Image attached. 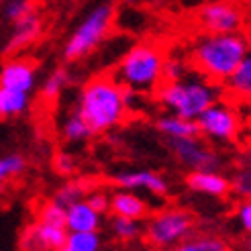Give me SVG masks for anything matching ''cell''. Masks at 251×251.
Segmentation results:
<instances>
[{"instance_id": "cell-1", "label": "cell", "mask_w": 251, "mask_h": 251, "mask_svg": "<svg viewBox=\"0 0 251 251\" xmlns=\"http://www.w3.org/2000/svg\"><path fill=\"white\" fill-rule=\"evenodd\" d=\"M251 43L243 33H202L190 45L188 61L206 80L223 84L247 53Z\"/></svg>"}, {"instance_id": "cell-2", "label": "cell", "mask_w": 251, "mask_h": 251, "mask_svg": "<svg viewBox=\"0 0 251 251\" xmlns=\"http://www.w3.org/2000/svg\"><path fill=\"white\" fill-rule=\"evenodd\" d=\"M76 110L88 123L92 133H106L127 117V100H125V88L112 78V74H100L88 80L78 96Z\"/></svg>"}, {"instance_id": "cell-3", "label": "cell", "mask_w": 251, "mask_h": 251, "mask_svg": "<svg viewBox=\"0 0 251 251\" xmlns=\"http://www.w3.org/2000/svg\"><path fill=\"white\" fill-rule=\"evenodd\" d=\"M153 96L172 115L196 121L200 112L223 98V88L192 70L180 80L161 82Z\"/></svg>"}, {"instance_id": "cell-4", "label": "cell", "mask_w": 251, "mask_h": 251, "mask_svg": "<svg viewBox=\"0 0 251 251\" xmlns=\"http://www.w3.org/2000/svg\"><path fill=\"white\" fill-rule=\"evenodd\" d=\"M164 49L155 43H139L131 47L119 61L117 70L112 72L125 90L137 92L141 96L155 94V90L164 82Z\"/></svg>"}, {"instance_id": "cell-5", "label": "cell", "mask_w": 251, "mask_h": 251, "mask_svg": "<svg viewBox=\"0 0 251 251\" xmlns=\"http://www.w3.org/2000/svg\"><path fill=\"white\" fill-rule=\"evenodd\" d=\"M68 237L66 208L55 200H45L37 210V219L21 235L23 251H57Z\"/></svg>"}, {"instance_id": "cell-6", "label": "cell", "mask_w": 251, "mask_h": 251, "mask_svg": "<svg viewBox=\"0 0 251 251\" xmlns=\"http://www.w3.org/2000/svg\"><path fill=\"white\" fill-rule=\"evenodd\" d=\"M194 229H196V219L190 210L178 206H166L145 219L141 237L153 249L166 251L184 241L186 237H190Z\"/></svg>"}, {"instance_id": "cell-7", "label": "cell", "mask_w": 251, "mask_h": 251, "mask_svg": "<svg viewBox=\"0 0 251 251\" xmlns=\"http://www.w3.org/2000/svg\"><path fill=\"white\" fill-rule=\"evenodd\" d=\"M112 19H115V8L112 4H100L90 10L84 17V21L70 35V39L64 45V59L66 61H78L90 55L100 45V41L110 31Z\"/></svg>"}, {"instance_id": "cell-8", "label": "cell", "mask_w": 251, "mask_h": 251, "mask_svg": "<svg viewBox=\"0 0 251 251\" xmlns=\"http://www.w3.org/2000/svg\"><path fill=\"white\" fill-rule=\"evenodd\" d=\"M196 127H198V135H202L208 141L233 143L239 139L245 125L239 108L231 100L221 98L196 117Z\"/></svg>"}, {"instance_id": "cell-9", "label": "cell", "mask_w": 251, "mask_h": 251, "mask_svg": "<svg viewBox=\"0 0 251 251\" xmlns=\"http://www.w3.org/2000/svg\"><path fill=\"white\" fill-rule=\"evenodd\" d=\"M245 21V8L233 0H212L198 10V25L204 33H241Z\"/></svg>"}, {"instance_id": "cell-10", "label": "cell", "mask_w": 251, "mask_h": 251, "mask_svg": "<svg viewBox=\"0 0 251 251\" xmlns=\"http://www.w3.org/2000/svg\"><path fill=\"white\" fill-rule=\"evenodd\" d=\"M170 147L184 168L190 172L198 170H215L219 172L223 168V159L212 147L206 145L202 137H184V139H172Z\"/></svg>"}, {"instance_id": "cell-11", "label": "cell", "mask_w": 251, "mask_h": 251, "mask_svg": "<svg viewBox=\"0 0 251 251\" xmlns=\"http://www.w3.org/2000/svg\"><path fill=\"white\" fill-rule=\"evenodd\" d=\"M223 96L235 104H245L251 100V47L239 61L235 72L221 84Z\"/></svg>"}, {"instance_id": "cell-12", "label": "cell", "mask_w": 251, "mask_h": 251, "mask_svg": "<svg viewBox=\"0 0 251 251\" xmlns=\"http://www.w3.org/2000/svg\"><path fill=\"white\" fill-rule=\"evenodd\" d=\"M115 184L125 190H143L155 196H166L170 192V184L166 182L164 176H159L155 172H121L115 176Z\"/></svg>"}, {"instance_id": "cell-13", "label": "cell", "mask_w": 251, "mask_h": 251, "mask_svg": "<svg viewBox=\"0 0 251 251\" xmlns=\"http://www.w3.org/2000/svg\"><path fill=\"white\" fill-rule=\"evenodd\" d=\"M0 86L31 94L35 88V66L29 59L12 57L0 68Z\"/></svg>"}, {"instance_id": "cell-14", "label": "cell", "mask_w": 251, "mask_h": 251, "mask_svg": "<svg viewBox=\"0 0 251 251\" xmlns=\"http://www.w3.org/2000/svg\"><path fill=\"white\" fill-rule=\"evenodd\" d=\"M43 31V19L39 15V10H33L29 15H25L23 19L15 21V27H12V35L8 39L6 51L8 53H17L23 51L25 47H29L31 43H35L39 39V35Z\"/></svg>"}, {"instance_id": "cell-15", "label": "cell", "mask_w": 251, "mask_h": 251, "mask_svg": "<svg viewBox=\"0 0 251 251\" xmlns=\"http://www.w3.org/2000/svg\"><path fill=\"white\" fill-rule=\"evenodd\" d=\"M186 186L194 192L208 194V196H215V198H225L231 192V180L215 170L190 172L186 176Z\"/></svg>"}, {"instance_id": "cell-16", "label": "cell", "mask_w": 251, "mask_h": 251, "mask_svg": "<svg viewBox=\"0 0 251 251\" xmlns=\"http://www.w3.org/2000/svg\"><path fill=\"white\" fill-rule=\"evenodd\" d=\"M108 212L112 217H125V219H135V221H145L149 217V206L147 202L137 196L133 190H125L119 188L110 194V206Z\"/></svg>"}, {"instance_id": "cell-17", "label": "cell", "mask_w": 251, "mask_h": 251, "mask_svg": "<svg viewBox=\"0 0 251 251\" xmlns=\"http://www.w3.org/2000/svg\"><path fill=\"white\" fill-rule=\"evenodd\" d=\"M100 212L94 210L90 204L84 200H78L66 208V227L68 233H88V231H98L100 227Z\"/></svg>"}, {"instance_id": "cell-18", "label": "cell", "mask_w": 251, "mask_h": 251, "mask_svg": "<svg viewBox=\"0 0 251 251\" xmlns=\"http://www.w3.org/2000/svg\"><path fill=\"white\" fill-rule=\"evenodd\" d=\"M157 129L161 135H166L168 139H184V137H194L198 135V127L196 121L192 119H182L178 115H172V112H166L157 119Z\"/></svg>"}, {"instance_id": "cell-19", "label": "cell", "mask_w": 251, "mask_h": 251, "mask_svg": "<svg viewBox=\"0 0 251 251\" xmlns=\"http://www.w3.org/2000/svg\"><path fill=\"white\" fill-rule=\"evenodd\" d=\"M170 251H231V245L219 235L192 233L190 237H186L184 241H180Z\"/></svg>"}, {"instance_id": "cell-20", "label": "cell", "mask_w": 251, "mask_h": 251, "mask_svg": "<svg viewBox=\"0 0 251 251\" xmlns=\"http://www.w3.org/2000/svg\"><path fill=\"white\" fill-rule=\"evenodd\" d=\"M29 106V94L0 86V119H12L23 115Z\"/></svg>"}, {"instance_id": "cell-21", "label": "cell", "mask_w": 251, "mask_h": 251, "mask_svg": "<svg viewBox=\"0 0 251 251\" xmlns=\"http://www.w3.org/2000/svg\"><path fill=\"white\" fill-rule=\"evenodd\" d=\"M61 135H64V139L70 143H84V141L90 139L94 133L90 127H88V123L82 119L80 112L74 108L64 119V123H61Z\"/></svg>"}, {"instance_id": "cell-22", "label": "cell", "mask_w": 251, "mask_h": 251, "mask_svg": "<svg viewBox=\"0 0 251 251\" xmlns=\"http://www.w3.org/2000/svg\"><path fill=\"white\" fill-rule=\"evenodd\" d=\"M102 241H100L98 231H88V233H68L64 251H100Z\"/></svg>"}, {"instance_id": "cell-23", "label": "cell", "mask_w": 251, "mask_h": 251, "mask_svg": "<svg viewBox=\"0 0 251 251\" xmlns=\"http://www.w3.org/2000/svg\"><path fill=\"white\" fill-rule=\"evenodd\" d=\"M110 231L119 241H135L143 235V225H141V221H135V219L112 217Z\"/></svg>"}, {"instance_id": "cell-24", "label": "cell", "mask_w": 251, "mask_h": 251, "mask_svg": "<svg viewBox=\"0 0 251 251\" xmlns=\"http://www.w3.org/2000/svg\"><path fill=\"white\" fill-rule=\"evenodd\" d=\"M70 84V74L66 68H57L53 70V74H49L47 80L41 86V98L53 102L55 98H59V94L64 92V88Z\"/></svg>"}, {"instance_id": "cell-25", "label": "cell", "mask_w": 251, "mask_h": 251, "mask_svg": "<svg viewBox=\"0 0 251 251\" xmlns=\"http://www.w3.org/2000/svg\"><path fill=\"white\" fill-rule=\"evenodd\" d=\"M90 192L88 186H84V182L80 180H70L68 184H64L61 188H57V192L53 194V200L57 204H61L64 208H68L70 204L78 202V200H84L86 194Z\"/></svg>"}, {"instance_id": "cell-26", "label": "cell", "mask_w": 251, "mask_h": 251, "mask_svg": "<svg viewBox=\"0 0 251 251\" xmlns=\"http://www.w3.org/2000/svg\"><path fill=\"white\" fill-rule=\"evenodd\" d=\"M27 170V159L19 153H8L0 157V184H4L12 178L21 176Z\"/></svg>"}, {"instance_id": "cell-27", "label": "cell", "mask_w": 251, "mask_h": 251, "mask_svg": "<svg viewBox=\"0 0 251 251\" xmlns=\"http://www.w3.org/2000/svg\"><path fill=\"white\" fill-rule=\"evenodd\" d=\"M192 72V66L188 59L176 57V55H168L164 61V82H174L184 78L186 74Z\"/></svg>"}, {"instance_id": "cell-28", "label": "cell", "mask_w": 251, "mask_h": 251, "mask_svg": "<svg viewBox=\"0 0 251 251\" xmlns=\"http://www.w3.org/2000/svg\"><path fill=\"white\" fill-rule=\"evenodd\" d=\"M231 190L241 200H251V166L237 170L231 180Z\"/></svg>"}, {"instance_id": "cell-29", "label": "cell", "mask_w": 251, "mask_h": 251, "mask_svg": "<svg viewBox=\"0 0 251 251\" xmlns=\"http://www.w3.org/2000/svg\"><path fill=\"white\" fill-rule=\"evenodd\" d=\"M35 8H37V6H35L33 0H8L6 6H4V15H6L8 21L15 23V21L23 19L25 15L33 12Z\"/></svg>"}, {"instance_id": "cell-30", "label": "cell", "mask_w": 251, "mask_h": 251, "mask_svg": "<svg viewBox=\"0 0 251 251\" xmlns=\"http://www.w3.org/2000/svg\"><path fill=\"white\" fill-rule=\"evenodd\" d=\"M86 202L94 210H98L100 215H104V212H108V206H110V194H106L102 190H92L86 194Z\"/></svg>"}, {"instance_id": "cell-31", "label": "cell", "mask_w": 251, "mask_h": 251, "mask_svg": "<svg viewBox=\"0 0 251 251\" xmlns=\"http://www.w3.org/2000/svg\"><path fill=\"white\" fill-rule=\"evenodd\" d=\"M53 168L61 176H72L74 172H76V159H74V155H70L66 151H59L53 157Z\"/></svg>"}, {"instance_id": "cell-32", "label": "cell", "mask_w": 251, "mask_h": 251, "mask_svg": "<svg viewBox=\"0 0 251 251\" xmlns=\"http://www.w3.org/2000/svg\"><path fill=\"white\" fill-rule=\"evenodd\" d=\"M235 217H237V221H239L241 229L247 235H251V200H241L239 206H237V210H235Z\"/></svg>"}, {"instance_id": "cell-33", "label": "cell", "mask_w": 251, "mask_h": 251, "mask_svg": "<svg viewBox=\"0 0 251 251\" xmlns=\"http://www.w3.org/2000/svg\"><path fill=\"white\" fill-rule=\"evenodd\" d=\"M247 145L251 147V125H247Z\"/></svg>"}, {"instance_id": "cell-34", "label": "cell", "mask_w": 251, "mask_h": 251, "mask_svg": "<svg viewBox=\"0 0 251 251\" xmlns=\"http://www.w3.org/2000/svg\"><path fill=\"white\" fill-rule=\"evenodd\" d=\"M241 106V104H239ZM245 106H247V112H249V119H251V100H249V102H245Z\"/></svg>"}, {"instance_id": "cell-35", "label": "cell", "mask_w": 251, "mask_h": 251, "mask_svg": "<svg viewBox=\"0 0 251 251\" xmlns=\"http://www.w3.org/2000/svg\"><path fill=\"white\" fill-rule=\"evenodd\" d=\"M4 194V184H0V196Z\"/></svg>"}, {"instance_id": "cell-36", "label": "cell", "mask_w": 251, "mask_h": 251, "mask_svg": "<svg viewBox=\"0 0 251 251\" xmlns=\"http://www.w3.org/2000/svg\"><path fill=\"white\" fill-rule=\"evenodd\" d=\"M125 2H127V4H131V2H135V0H125Z\"/></svg>"}, {"instance_id": "cell-37", "label": "cell", "mask_w": 251, "mask_h": 251, "mask_svg": "<svg viewBox=\"0 0 251 251\" xmlns=\"http://www.w3.org/2000/svg\"><path fill=\"white\" fill-rule=\"evenodd\" d=\"M57 251H64V249H57Z\"/></svg>"}]
</instances>
